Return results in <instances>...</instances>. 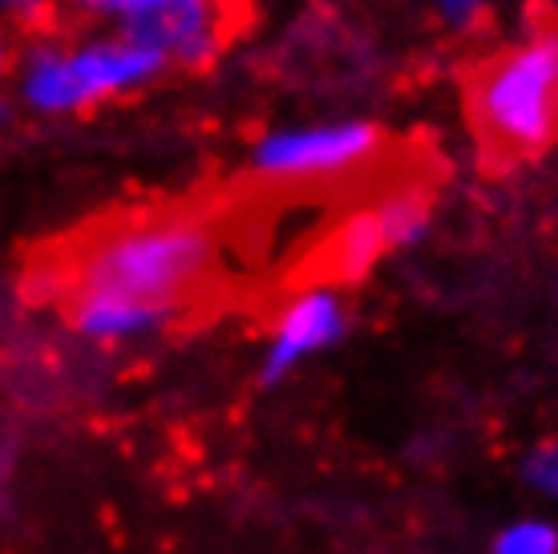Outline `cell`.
I'll return each instance as SVG.
<instances>
[{
  "label": "cell",
  "mask_w": 558,
  "mask_h": 554,
  "mask_svg": "<svg viewBox=\"0 0 558 554\" xmlns=\"http://www.w3.org/2000/svg\"><path fill=\"white\" fill-rule=\"evenodd\" d=\"M215 9H219V16H223L227 41H231V37H239V33H247V25L255 21L252 0H215Z\"/></svg>",
  "instance_id": "cell-10"
},
{
  "label": "cell",
  "mask_w": 558,
  "mask_h": 554,
  "mask_svg": "<svg viewBox=\"0 0 558 554\" xmlns=\"http://www.w3.org/2000/svg\"><path fill=\"white\" fill-rule=\"evenodd\" d=\"M4 65H9V45L0 41V70H4Z\"/></svg>",
  "instance_id": "cell-13"
},
{
  "label": "cell",
  "mask_w": 558,
  "mask_h": 554,
  "mask_svg": "<svg viewBox=\"0 0 558 554\" xmlns=\"http://www.w3.org/2000/svg\"><path fill=\"white\" fill-rule=\"evenodd\" d=\"M340 333H344V308H340L332 291L312 288L304 296H295L292 304L283 308L276 333H271V348H267L264 361V385L283 381L312 352L336 345Z\"/></svg>",
  "instance_id": "cell-5"
},
{
  "label": "cell",
  "mask_w": 558,
  "mask_h": 554,
  "mask_svg": "<svg viewBox=\"0 0 558 554\" xmlns=\"http://www.w3.org/2000/svg\"><path fill=\"white\" fill-rule=\"evenodd\" d=\"M158 65H167V57L150 49V45L130 41V37L113 45H98V49H85V53H70V77L77 106L122 94L126 85L150 77Z\"/></svg>",
  "instance_id": "cell-6"
},
{
  "label": "cell",
  "mask_w": 558,
  "mask_h": 554,
  "mask_svg": "<svg viewBox=\"0 0 558 554\" xmlns=\"http://www.w3.org/2000/svg\"><path fill=\"white\" fill-rule=\"evenodd\" d=\"M0 118H4V106H0Z\"/></svg>",
  "instance_id": "cell-14"
},
{
  "label": "cell",
  "mask_w": 558,
  "mask_h": 554,
  "mask_svg": "<svg viewBox=\"0 0 558 554\" xmlns=\"http://www.w3.org/2000/svg\"><path fill=\"white\" fill-rule=\"evenodd\" d=\"M494 554H558V530L546 522H518L498 534Z\"/></svg>",
  "instance_id": "cell-7"
},
{
  "label": "cell",
  "mask_w": 558,
  "mask_h": 554,
  "mask_svg": "<svg viewBox=\"0 0 558 554\" xmlns=\"http://www.w3.org/2000/svg\"><path fill=\"white\" fill-rule=\"evenodd\" d=\"M526 482L546 498H558V442L538 445L526 458Z\"/></svg>",
  "instance_id": "cell-9"
},
{
  "label": "cell",
  "mask_w": 558,
  "mask_h": 554,
  "mask_svg": "<svg viewBox=\"0 0 558 554\" xmlns=\"http://www.w3.org/2000/svg\"><path fill=\"white\" fill-rule=\"evenodd\" d=\"M446 9H449V16H453V21H461V25H465V21H474V16H477L482 0H446Z\"/></svg>",
  "instance_id": "cell-12"
},
{
  "label": "cell",
  "mask_w": 558,
  "mask_h": 554,
  "mask_svg": "<svg viewBox=\"0 0 558 554\" xmlns=\"http://www.w3.org/2000/svg\"><path fill=\"white\" fill-rule=\"evenodd\" d=\"M77 9H89V13H134L142 0H73Z\"/></svg>",
  "instance_id": "cell-11"
},
{
  "label": "cell",
  "mask_w": 558,
  "mask_h": 554,
  "mask_svg": "<svg viewBox=\"0 0 558 554\" xmlns=\"http://www.w3.org/2000/svg\"><path fill=\"white\" fill-rule=\"evenodd\" d=\"M0 16H9L25 33H57L61 28L53 0H0Z\"/></svg>",
  "instance_id": "cell-8"
},
{
  "label": "cell",
  "mask_w": 558,
  "mask_h": 554,
  "mask_svg": "<svg viewBox=\"0 0 558 554\" xmlns=\"http://www.w3.org/2000/svg\"><path fill=\"white\" fill-rule=\"evenodd\" d=\"M126 37L191 70L210 65V57L227 45L215 0H142L134 13H126Z\"/></svg>",
  "instance_id": "cell-3"
},
{
  "label": "cell",
  "mask_w": 558,
  "mask_h": 554,
  "mask_svg": "<svg viewBox=\"0 0 558 554\" xmlns=\"http://www.w3.org/2000/svg\"><path fill=\"white\" fill-rule=\"evenodd\" d=\"M223 194L110 210L33 260L28 296L61 300L82 336L150 333L203 300L219 276Z\"/></svg>",
  "instance_id": "cell-1"
},
{
  "label": "cell",
  "mask_w": 558,
  "mask_h": 554,
  "mask_svg": "<svg viewBox=\"0 0 558 554\" xmlns=\"http://www.w3.org/2000/svg\"><path fill=\"white\" fill-rule=\"evenodd\" d=\"M389 251L385 227L377 219V207H356L344 219H336L316 248L300 260L295 279L324 288V284H356L373 272L380 255Z\"/></svg>",
  "instance_id": "cell-4"
},
{
  "label": "cell",
  "mask_w": 558,
  "mask_h": 554,
  "mask_svg": "<svg viewBox=\"0 0 558 554\" xmlns=\"http://www.w3.org/2000/svg\"><path fill=\"white\" fill-rule=\"evenodd\" d=\"M461 110L486 174L543 158L558 142V9L531 0L526 37L461 73Z\"/></svg>",
  "instance_id": "cell-2"
}]
</instances>
